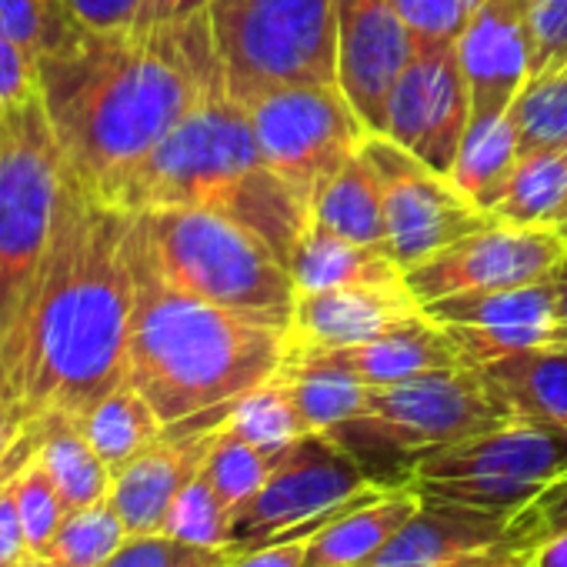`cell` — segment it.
<instances>
[{"instance_id":"obj_32","label":"cell","mask_w":567,"mask_h":567,"mask_svg":"<svg viewBox=\"0 0 567 567\" xmlns=\"http://www.w3.org/2000/svg\"><path fill=\"white\" fill-rule=\"evenodd\" d=\"M270 467H274L270 454H264L260 447L247 444L244 437H237L234 431H227L220 424L200 471L210 481V487L217 491V497L224 501V507L237 517L250 504V497L260 491Z\"/></svg>"},{"instance_id":"obj_49","label":"cell","mask_w":567,"mask_h":567,"mask_svg":"<svg viewBox=\"0 0 567 567\" xmlns=\"http://www.w3.org/2000/svg\"><path fill=\"white\" fill-rule=\"evenodd\" d=\"M8 567H58V564L48 560V557H41V554H28V557L14 560V564H8Z\"/></svg>"},{"instance_id":"obj_6","label":"cell","mask_w":567,"mask_h":567,"mask_svg":"<svg viewBox=\"0 0 567 567\" xmlns=\"http://www.w3.org/2000/svg\"><path fill=\"white\" fill-rule=\"evenodd\" d=\"M74 187L41 94L0 117V351L31 298Z\"/></svg>"},{"instance_id":"obj_10","label":"cell","mask_w":567,"mask_h":567,"mask_svg":"<svg viewBox=\"0 0 567 567\" xmlns=\"http://www.w3.org/2000/svg\"><path fill=\"white\" fill-rule=\"evenodd\" d=\"M244 107L264 161L308 204L371 134L338 84H274Z\"/></svg>"},{"instance_id":"obj_17","label":"cell","mask_w":567,"mask_h":567,"mask_svg":"<svg viewBox=\"0 0 567 567\" xmlns=\"http://www.w3.org/2000/svg\"><path fill=\"white\" fill-rule=\"evenodd\" d=\"M457 61L471 91V117L507 114L530 81L524 0H484L457 38Z\"/></svg>"},{"instance_id":"obj_39","label":"cell","mask_w":567,"mask_h":567,"mask_svg":"<svg viewBox=\"0 0 567 567\" xmlns=\"http://www.w3.org/2000/svg\"><path fill=\"white\" fill-rule=\"evenodd\" d=\"M524 8L530 34V81H537L567 64V0H524Z\"/></svg>"},{"instance_id":"obj_35","label":"cell","mask_w":567,"mask_h":567,"mask_svg":"<svg viewBox=\"0 0 567 567\" xmlns=\"http://www.w3.org/2000/svg\"><path fill=\"white\" fill-rule=\"evenodd\" d=\"M14 494H18V507H21V520H24L31 554H44L71 511H68L58 484L44 471V464L34 457V451L14 471Z\"/></svg>"},{"instance_id":"obj_34","label":"cell","mask_w":567,"mask_h":567,"mask_svg":"<svg viewBox=\"0 0 567 567\" xmlns=\"http://www.w3.org/2000/svg\"><path fill=\"white\" fill-rule=\"evenodd\" d=\"M164 534L200 547H234V514L224 507L204 471L181 491V497L167 511Z\"/></svg>"},{"instance_id":"obj_40","label":"cell","mask_w":567,"mask_h":567,"mask_svg":"<svg viewBox=\"0 0 567 567\" xmlns=\"http://www.w3.org/2000/svg\"><path fill=\"white\" fill-rule=\"evenodd\" d=\"M484 0H398L414 41H457Z\"/></svg>"},{"instance_id":"obj_8","label":"cell","mask_w":567,"mask_h":567,"mask_svg":"<svg viewBox=\"0 0 567 567\" xmlns=\"http://www.w3.org/2000/svg\"><path fill=\"white\" fill-rule=\"evenodd\" d=\"M567 471V427L511 417L484 434L437 447L414 464L421 501L457 504L511 520Z\"/></svg>"},{"instance_id":"obj_28","label":"cell","mask_w":567,"mask_h":567,"mask_svg":"<svg viewBox=\"0 0 567 567\" xmlns=\"http://www.w3.org/2000/svg\"><path fill=\"white\" fill-rule=\"evenodd\" d=\"M280 371L295 391V401L311 434H331L334 427L361 417L368 408V384L328 361L288 358Z\"/></svg>"},{"instance_id":"obj_45","label":"cell","mask_w":567,"mask_h":567,"mask_svg":"<svg viewBox=\"0 0 567 567\" xmlns=\"http://www.w3.org/2000/svg\"><path fill=\"white\" fill-rule=\"evenodd\" d=\"M210 0H144L141 24L137 28H157V24H181L197 14H207Z\"/></svg>"},{"instance_id":"obj_30","label":"cell","mask_w":567,"mask_h":567,"mask_svg":"<svg viewBox=\"0 0 567 567\" xmlns=\"http://www.w3.org/2000/svg\"><path fill=\"white\" fill-rule=\"evenodd\" d=\"M564 204H567V147H550L520 157L504 197L494 207V217L507 224L557 227Z\"/></svg>"},{"instance_id":"obj_42","label":"cell","mask_w":567,"mask_h":567,"mask_svg":"<svg viewBox=\"0 0 567 567\" xmlns=\"http://www.w3.org/2000/svg\"><path fill=\"white\" fill-rule=\"evenodd\" d=\"M81 31H127L141 24L144 0H64Z\"/></svg>"},{"instance_id":"obj_26","label":"cell","mask_w":567,"mask_h":567,"mask_svg":"<svg viewBox=\"0 0 567 567\" xmlns=\"http://www.w3.org/2000/svg\"><path fill=\"white\" fill-rule=\"evenodd\" d=\"M311 220L351 240L388 250V220H384L381 187L361 151L315 190Z\"/></svg>"},{"instance_id":"obj_37","label":"cell","mask_w":567,"mask_h":567,"mask_svg":"<svg viewBox=\"0 0 567 567\" xmlns=\"http://www.w3.org/2000/svg\"><path fill=\"white\" fill-rule=\"evenodd\" d=\"M234 557L230 547H200L164 530L157 534H127L104 567H227Z\"/></svg>"},{"instance_id":"obj_21","label":"cell","mask_w":567,"mask_h":567,"mask_svg":"<svg viewBox=\"0 0 567 567\" xmlns=\"http://www.w3.org/2000/svg\"><path fill=\"white\" fill-rule=\"evenodd\" d=\"M298 295L331 288H371V284H404V267L384 247H371L308 220L291 254Z\"/></svg>"},{"instance_id":"obj_22","label":"cell","mask_w":567,"mask_h":567,"mask_svg":"<svg viewBox=\"0 0 567 567\" xmlns=\"http://www.w3.org/2000/svg\"><path fill=\"white\" fill-rule=\"evenodd\" d=\"M424 315L441 328H567L557 315L550 274L540 280L514 284V288L437 298L424 305Z\"/></svg>"},{"instance_id":"obj_36","label":"cell","mask_w":567,"mask_h":567,"mask_svg":"<svg viewBox=\"0 0 567 567\" xmlns=\"http://www.w3.org/2000/svg\"><path fill=\"white\" fill-rule=\"evenodd\" d=\"M0 31L41 61L61 48L78 24L71 21L64 0H0Z\"/></svg>"},{"instance_id":"obj_18","label":"cell","mask_w":567,"mask_h":567,"mask_svg":"<svg viewBox=\"0 0 567 567\" xmlns=\"http://www.w3.org/2000/svg\"><path fill=\"white\" fill-rule=\"evenodd\" d=\"M288 358H318L328 361L348 374H354L368 388H384L398 381H411L431 371L461 368L467 364L454 338L434 324L427 315L408 328H398L391 334H381L364 344L334 348V351H308V354H288Z\"/></svg>"},{"instance_id":"obj_12","label":"cell","mask_w":567,"mask_h":567,"mask_svg":"<svg viewBox=\"0 0 567 567\" xmlns=\"http://www.w3.org/2000/svg\"><path fill=\"white\" fill-rule=\"evenodd\" d=\"M564 250V230L540 224H507L497 217L487 227L461 237L457 244L404 270V280L411 295L421 305H427L451 295L494 291L540 280L554 270Z\"/></svg>"},{"instance_id":"obj_5","label":"cell","mask_w":567,"mask_h":567,"mask_svg":"<svg viewBox=\"0 0 567 567\" xmlns=\"http://www.w3.org/2000/svg\"><path fill=\"white\" fill-rule=\"evenodd\" d=\"M131 254L174 291L291 331L298 284L267 240L207 207H157L131 214Z\"/></svg>"},{"instance_id":"obj_47","label":"cell","mask_w":567,"mask_h":567,"mask_svg":"<svg viewBox=\"0 0 567 567\" xmlns=\"http://www.w3.org/2000/svg\"><path fill=\"white\" fill-rule=\"evenodd\" d=\"M534 567H567V534L534 550Z\"/></svg>"},{"instance_id":"obj_4","label":"cell","mask_w":567,"mask_h":567,"mask_svg":"<svg viewBox=\"0 0 567 567\" xmlns=\"http://www.w3.org/2000/svg\"><path fill=\"white\" fill-rule=\"evenodd\" d=\"M127 214L207 207L250 227L291 267L311 204L264 161L247 107L227 87L207 94L107 200Z\"/></svg>"},{"instance_id":"obj_44","label":"cell","mask_w":567,"mask_h":567,"mask_svg":"<svg viewBox=\"0 0 567 567\" xmlns=\"http://www.w3.org/2000/svg\"><path fill=\"white\" fill-rule=\"evenodd\" d=\"M444 567H534V554L524 547H514L511 540H494L484 547H474L454 560H447Z\"/></svg>"},{"instance_id":"obj_41","label":"cell","mask_w":567,"mask_h":567,"mask_svg":"<svg viewBox=\"0 0 567 567\" xmlns=\"http://www.w3.org/2000/svg\"><path fill=\"white\" fill-rule=\"evenodd\" d=\"M41 94V61L0 31V117Z\"/></svg>"},{"instance_id":"obj_13","label":"cell","mask_w":567,"mask_h":567,"mask_svg":"<svg viewBox=\"0 0 567 567\" xmlns=\"http://www.w3.org/2000/svg\"><path fill=\"white\" fill-rule=\"evenodd\" d=\"M467 124L471 91L457 61V41H414L408 68L391 87L381 134L437 174H451Z\"/></svg>"},{"instance_id":"obj_33","label":"cell","mask_w":567,"mask_h":567,"mask_svg":"<svg viewBox=\"0 0 567 567\" xmlns=\"http://www.w3.org/2000/svg\"><path fill=\"white\" fill-rule=\"evenodd\" d=\"M511 117L520 134V157L534 151L567 147V64L547 78L530 81L517 94Z\"/></svg>"},{"instance_id":"obj_1","label":"cell","mask_w":567,"mask_h":567,"mask_svg":"<svg viewBox=\"0 0 567 567\" xmlns=\"http://www.w3.org/2000/svg\"><path fill=\"white\" fill-rule=\"evenodd\" d=\"M131 214L74 187L31 298L0 351V401L24 431L78 421L127 381Z\"/></svg>"},{"instance_id":"obj_27","label":"cell","mask_w":567,"mask_h":567,"mask_svg":"<svg viewBox=\"0 0 567 567\" xmlns=\"http://www.w3.org/2000/svg\"><path fill=\"white\" fill-rule=\"evenodd\" d=\"M24 434L34 441V457L58 484L68 511H84L111 497L114 474L91 447L78 421H48Z\"/></svg>"},{"instance_id":"obj_29","label":"cell","mask_w":567,"mask_h":567,"mask_svg":"<svg viewBox=\"0 0 567 567\" xmlns=\"http://www.w3.org/2000/svg\"><path fill=\"white\" fill-rule=\"evenodd\" d=\"M224 427L244 437L247 444L260 447L274 461L291 444H298L305 434H311L284 371H277L274 378H267L264 384L237 398L224 417Z\"/></svg>"},{"instance_id":"obj_46","label":"cell","mask_w":567,"mask_h":567,"mask_svg":"<svg viewBox=\"0 0 567 567\" xmlns=\"http://www.w3.org/2000/svg\"><path fill=\"white\" fill-rule=\"evenodd\" d=\"M21 434H24V424L18 421L14 408L8 401H0V467H4V461L11 457V451L21 441Z\"/></svg>"},{"instance_id":"obj_23","label":"cell","mask_w":567,"mask_h":567,"mask_svg":"<svg viewBox=\"0 0 567 567\" xmlns=\"http://www.w3.org/2000/svg\"><path fill=\"white\" fill-rule=\"evenodd\" d=\"M517 164H520V134L511 111L494 117H471L447 177L471 204L494 214Z\"/></svg>"},{"instance_id":"obj_19","label":"cell","mask_w":567,"mask_h":567,"mask_svg":"<svg viewBox=\"0 0 567 567\" xmlns=\"http://www.w3.org/2000/svg\"><path fill=\"white\" fill-rule=\"evenodd\" d=\"M504 524L507 520L484 511L424 501L421 511L358 567H444L474 547L501 540Z\"/></svg>"},{"instance_id":"obj_38","label":"cell","mask_w":567,"mask_h":567,"mask_svg":"<svg viewBox=\"0 0 567 567\" xmlns=\"http://www.w3.org/2000/svg\"><path fill=\"white\" fill-rule=\"evenodd\" d=\"M564 534H567V471L504 524V540L530 554Z\"/></svg>"},{"instance_id":"obj_16","label":"cell","mask_w":567,"mask_h":567,"mask_svg":"<svg viewBox=\"0 0 567 567\" xmlns=\"http://www.w3.org/2000/svg\"><path fill=\"white\" fill-rule=\"evenodd\" d=\"M424 318V305L404 284H371V288H331L298 295L288 331L291 354L334 351L374 341Z\"/></svg>"},{"instance_id":"obj_3","label":"cell","mask_w":567,"mask_h":567,"mask_svg":"<svg viewBox=\"0 0 567 567\" xmlns=\"http://www.w3.org/2000/svg\"><path fill=\"white\" fill-rule=\"evenodd\" d=\"M131 250V247H127ZM127 381L164 427L224 417L237 398L288 364V334L181 295L134 254Z\"/></svg>"},{"instance_id":"obj_25","label":"cell","mask_w":567,"mask_h":567,"mask_svg":"<svg viewBox=\"0 0 567 567\" xmlns=\"http://www.w3.org/2000/svg\"><path fill=\"white\" fill-rule=\"evenodd\" d=\"M78 427L101 454V461L111 467V474L127 467L137 454H144L151 444H157L167 434L151 401L131 381L117 384L91 411H84L78 417Z\"/></svg>"},{"instance_id":"obj_7","label":"cell","mask_w":567,"mask_h":567,"mask_svg":"<svg viewBox=\"0 0 567 567\" xmlns=\"http://www.w3.org/2000/svg\"><path fill=\"white\" fill-rule=\"evenodd\" d=\"M227 94L274 84H338V0H210Z\"/></svg>"},{"instance_id":"obj_20","label":"cell","mask_w":567,"mask_h":567,"mask_svg":"<svg viewBox=\"0 0 567 567\" xmlns=\"http://www.w3.org/2000/svg\"><path fill=\"white\" fill-rule=\"evenodd\" d=\"M421 494L408 487H391L378 497L358 501L334 520L308 537L305 567H358L374 557L417 511Z\"/></svg>"},{"instance_id":"obj_2","label":"cell","mask_w":567,"mask_h":567,"mask_svg":"<svg viewBox=\"0 0 567 567\" xmlns=\"http://www.w3.org/2000/svg\"><path fill=\"white\" fill-rule=\"evenodd\" d=\"M224 84L210 14L74 31L41 58V104L74 181L101 200Z\"/></svg>"},{"instance_id":"obj_31","label":"cell","mask_w":567,"mask_h":567,"mask_svg":"<svg viewBox=\"0 0 567 567\" xmlns=\"http://www.w3.org/2000/svg\"><path fill=\"white\" fill-rule=\"evenodd\" d=\"M124 540V520L117 517L111 501H101L94 507L71 511L41 557L54 560L58 567H104Z\"/></svg>"},{"instance_id":"obj_14","label":"cell","mask_w":567,"mask_h":567,"mask_svg":"<svg viewBox=\"0 0 567 567\" xmlns=\"http://www.w3.org/2000/svg\"><path fill=\"white\" fill-rule=\"evenodd\" d=\"M414 54V34L398 0H338V87L371 134L384 131V107Z\"/></svg>"},{"instance_id":"obj_11","label":"cell","mask_w":567,"mask_h":567,"mask_svg":"<svg viewBox=\"0 0 567 567\" xmlns=\"http://www.w3.org/2000/svg\"><path fill=\"white\" fill-rule=\"evenodd\" d=\"M361 154L381 187L388 250L404 270L497 220L471 204L447 174H437L384 134H368Z\"/></svg>"},{"instance_id":"obj_50","label":"cell","mask_w":567,"mask_h":567,"mask_svg":"<svg viewBox=\"0 0 567 567\" xmlns=\"http://www.w3.org/2000/svg\"><path fill=\"white\" fill-rule=\"evenodd\" d=\"M557 230L567 234V204H564V210H560V217H557Z\"/></svg>"},{"instance_id":"obj_43","label":"cell","mask_w":567,"mask_h":567,"mask_svg":"<svg viewBox=\"0 0 567 567\" xmlns=\"http://www.w3.org/2000/svg\"><path fill=\"white\" fill-rule=\"evenodd\" d=\"M305 554H308V537L277 540V544L237 550L227 567H305Z\"/></svg>"},{"instance_id":"obj_24","label":"cell","mask_w":567,"mask_h":567,"mask_svg":"<svg viewBox=\"0 0 567 567\" xmlns=\"http://www.w3.org/2000/svg\"><path fill=\"white\" fill-rule=\"evenodd\" d=\"M481 371L514 417L567 427V344L501 358Z\"/></svg>"},{"instance_id":"obj_15","label":"cell","mask_w":567,"mask_h":567,"mask_svg":"<svg viewBox=\"0 0 567 567\" xmlns=\"http://www.w3.org/2000/svg\"><path fill=\"white\" fill-rule=\"evenodd\" d=\"M224 417H204L167 427L157 444H151L144 454H137L127 467L114 474L107 501L124 520L127 534L164 530L167 511L174 507L181 491L200 474Z\"/></svg>"},{"instance_id":"obj_9","label":"cell","mask_w":567,"mask_h":567,"mask_svg":"<svg viewBox=\"0 0 567 567\" xmlns=\"http://www.w3.org/2000/svg\"><path fill=\"white\" fill-rule=\"evenodd\" d=\"M384 491L391 487L378 484L331 434H305L274 461L260 491L234 517L230 550L311 537L351 504Z\"/></svg>"},{"instance_id":"obj_48","label":"cell","mask_w":567,"mask_h":567,"mask_svg":"<svg viewBox=\"0 0 567 567\" xmlns=\"http://www.w3.org/2000/svg\"><path fill=\"white\" fill-rule=\"evenodd\" d=\"M550 284H554V298H557V315L567 324V250L560 254V260L550 270Z\"/></svg>"}]
</instances>
